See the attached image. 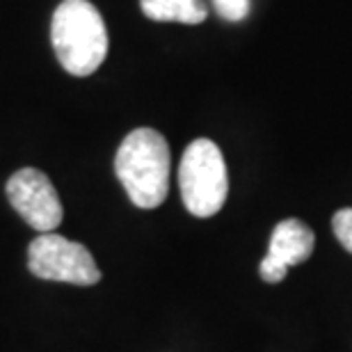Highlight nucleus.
I'll use <instances>...</instances> for the list:
<instances>
[{
    "label": "nucleus",
    "mask_w": 352,
    "mask_h": 352,
    "mask_svg": "<svg viewBox=\"0 0 352 352\" xmlns=\"http://www.w3.org/2000/svg\"><path fill=\"white\" fill-rule=\"evenodd\" d=\"M170 144L153 129H135L115 156V174L138 208H158L170 190Z\"/></svg>",
    "instance_id": "1"
},
{
    "label": "nucleus",
    "mask_w": 352,
    "mask_h": 352,
    "mask_svg": "<svg viewBox=\"0 0 352 352\" xmlns=\"http://www.w3.org/2000/svg\"><path fill=\"white\" fill-rule=\"evenodd\" d=\"M51 41L67 74L85 78L108 55V30L101 12L89 0H62L53 12Z\"/></svg>",
    "instance_id": "2"
},
{
    "label": "nucleus",
    "mask_w": 352,
    "mask_h": 352,
    "mask_svg": "<svg viewBox=\"0 0 352 352\" xmlns=\"http://www.w3.org/2000/svg\"><path fill=\"white\" fill-rule=\"evenodd\" d=\"M179 188L195 217H210L224 206L229 195L227 163L213 140L199 138L188 144L179 165Z\"/></svg>",
    "instance_id": "3"
},
{
    "label": "nucleus",
    "mask_w": 352,
    "mask_h": 352,
    "mask_svg": "<svg viewBox=\"0 0 352 352\" xmlns=\"http://www.w3.org/2000/svg\"><path fill=\"white\" fill-rule=\"evenodd\" d=\"M28 270L46 281H67L76 286H94L101 270L85 245L55 234H39L28 248Z\"/></svg>",
    "instance_id": "4"
},
{
    "label": "nucleus",
    "mask_w": 352,
    "mask_h": 352,
    "mask_svg": "<svg viewBox=\"0 0 352 352\" xmlns=\"http://www.w3.org/2000/svg\"><path fill=\"white\" fill-rule=\"evenodd\" d=\"M12 208L39 234H51L62 222V204L51 179L34 167L14 172L5 186Z\"/></svg>",
    "instance_id": "5"
},
{
    "label": "nucleus",
    "mask_w": 352,
    "mask_h": 352,
    "mask_svg": "<svg viewBox=\"0 0 352 352\" xmlns=\"http://www.w3.org/2000/svg\"><path fill=\"white\" fill-rule=\"evenodd\" d=\"M314 248H316V236L305 222L295 220V217L281 220L272 229L267 254L261 261L258 272H261V277L267 284H279L286 277L288 267L305 263L314 254Z\"/></svg>",
    "instance_id": "6"
},
{
    "label": "nucleus",
    "mask_w": 352,
    "mask_h": 352,
    "mask_svg": "<svg viewBox=\"0 0 352 352\" xmlns=\"http://www.w3.org/2000/svg\"><path fill=\"white\" fill-rule=\"evenodd\" d=\"M140 10L146 19L160 23L199 25L206 21L208 10L204 0H140Z\"/></svg>",
    "instance_id": "7"
},
{
    "label": "nucleus",
    "mask_w": 352,
    "mask_h": 352,
    "mask_svg": "<svg viewBox=\"0 0 352 352\" xmlns=\"http://www.w3.org/2000/svg\"><path fill=\"white\" fill-rule=\"evenodd\" d=\"M332 229L339 243L352 254V208H341L332 217Z\"/></svg>",
    "instance_id": "8"
},
{
    "label": "nucleus",
    "mask_w": 352,
    "mask_h": 352,
    "mask_svg": "<svg viewBox=\"0 0 352 352\" xmlns=\"http://www.w3.org/2000/svg\"><path fill=\"white\" fill-rule=\"evenodd\" d=\"M215 12L227 21H243L250 14V0H213Z\"/></svg>",
    "instance_id": "9"
}]
</instances>
